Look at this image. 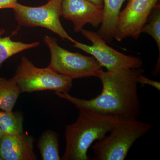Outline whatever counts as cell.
<instances>
[{"label":"cell","mask_w":160,"mask_h":160,"mask_svg":"<svg viewBox=\"0 0 160 160\" xmlns=\"http://www.w3.org/2000/svg\"><path fill=\"white\" fill-rule=\"evenodd\" d=\"M144 71L142 68L115 71L101 69L97 78L102 84V91L90 100L74 97L69 92L54 93L78 109H87L119 121L138 120L141 116L142 105L138 94L137 79Z\"/></svg>","instance_id":"obj_1"},{"label":"cell","mask_w":160,"mask_h":160,"mask_svg":"<svg viewBox=\"0 0 160 160\" xmlns=\"http://www.w3.org/2000/svg\"><path fill=\"white\" fill-rule=\"evenodd\" d=\"M79 110L76 121L66 127L62 160H89L87 152L92 145L105 137L119 121L87 109Z\"/></svg>","instance_id":"obj_2"},{"label":"cell","mask_w":160,"mask_h":160,"mask_svg":"<svg viewBox=\"0 0 160 160\" xmlns=\"http://www.w3.org/2000/svg\"><path fill=\"white\" fill-rule=\"evenodd\" d=\"M138 120L118 121L109 135L92 146L93 160H124L134 143L152 128Z\"/></svg>","instance_id":"obj_3"},{"label":"cell","mask_w":160,"mask_h":160,"mask_svg":"<svg viewBox=\"0 0 160 160\" xmlns=\"http://www.w3.org/2000/svg\"><path fill=\"white\" fill-rule=\"evenodd\" d=\"M22 92L53 90L61 92H69L72 86V80L59 74L49 67H36L25 56L21 62L12 78Z\"/></svg>","instance_id":"obj_4"},{"label":"cell","mask_w":160,"mask_h":160,"mask_svg":"<svg viewBox=\"0 0 160 160\" xmlns=\"http://www.w3.org/2000/svg\"><path fill=\"white\" fill-rule=\"evenodd\" d=\"M43 42L50 52L49 68L59 74L72 80L79 78L97 77L102 67L93 56H87L63 49L58 44L57 40L46 35Z\"/></svg>","instance_id":"obj_5"},{"label":"cell","mask_w":160,"mask_h":160,"mask_svg":"<svg viewBox=\"0 0 160 160\" xmlns=\"http://www.w3.org/2000/svg\"><path fill=\"white\" fill-rule=\"evenodd\" d=\"M62 0H49L43 6L31 7L17 3L12 9L16 21L20 26L42 27L58 35L64 41L72 43L76 40L71 38L63 28L60 18L62 16Z\"/></svg>","instance_id":"obj_6"},{"label":"cell","mask_w":160,"mask_h":160,"mask_svg":"<svg viewBox=\"0 0 160 160\" xmlns=\"http://www.w3.org/2000/svg\"><path fill=\"white\" fill-rule=\"evenodd\" d=\"M81 32L92 45L89 46L75 41L72 47L91 54L107 71L138 69L142 66L143 62L141 58L123 54L111 48L98 33L84 29Z\"/></svg>","instance_id":"obj_7"},{"label":"cell","mask_w":160,"mask_h":160,"mask_svg":"<svg viewBox=\"0 0 160 160\" xmlns=\"http://www.w3.org/2000/svg\"><path fill=\"white\" fill-rule=\"evenodd\" d=\"M159 0H129L126 8L120 12L114 38L121 42L126 38L138 39L153 8Z\"/></svg>","instance_id":"obj_8"},{"label":"cell","mask_w":160,"mask_h":160,"mask_svg":"<svg viewBox=\"0 0 160 160\" xmlns=\"http://www.w3.org/2000/svg\"><path fill=\"white\" fill-rule=\"evenodd\" d=\"M103 8L88 0H62V16L66 19L72 21L73 30L79 32L86 24H90L95 28L101 25Z\"/></svg>","instance_id":"obj_9"},{"label":"cell","mask_w":160,"mask_h":160,"mask_svg":"<svg viewBox=\"0 0 160 160\" xmlns=\"http://www.w3.org/2000/svg\"><path fill=\"white\" fill-rule=\"evenodd\" d=\"M34 138L23 132L0 138V160H36Z\"/></svg>","instance_id":"obj_10"},{"label":"cell","mask_w":160,"mask_h":160,"mask_svg":"<svg viewBox=\"0 0 160 160\" xmlns=\"http://www.w3.org/2000/svg\"><path fill=\"white\" fill-rule=\"evenodd\" d=\"M125 0H103V18L98 33L105 41L114 38L121 7Z\"/></svg>","instance_id":"obj_11"},{"label":"cell","mask_w":160,"mask_h":160,"mask_svg":"<svg viewBox=\"0 0 160 160\" xmlns=\"http://www.w3.org/2000/svg\"><path fill=\"white\" fill-rule=\"evenodd\" d=\"M5 33V29L0 28V69L3 63L11 57L27 49L36 48L40 45L39 42L24 43L15 42L11 39V36L3 38L2 36Z\"/></svg>","instance_id":"obj_12"},{"label":"cell","mask_w":160,"mask_h":160,"mask_svg":"<svg viewBox=\"0 0 160 160\" xmlns=\"http://www.w3.org/2000/svg\"><path fill=\"white\" fill-rule=\"evenodd\" d=\"M37 146L43 160H60L58 135L52 130H47L41 135Z\"/></svg>","instance_id":"obj_13"},{"label":"cell","mask_w":160,"mask_h":160,"mask_svg":"<svg viewBox=\"0 0 160 160\" xmlns=\"http://www.w3.org/2000/svg\"><path fill=\"white\" fill-rule=\"evenodd\" d=\"M19 87L13 79L0 78V109L11 111L20 93Z\"/></svg>","instance_id":"obj_14"},{"label":"cell","mask_w":160,"mask_h":160,"mask_svg":"<svg viewBox=\"0 0 160 160\" xmlns=\"http://www.w3.org/2000/svg\"><path fill=\"white\" fill-rule=\"evenodd\" d=\"M24 118L19 111L0 109V128L3 135L19 134L23 132Z\"/></svg>","instance_id":"obj_15"},{"label":"cell","mask_w":160,"mask_h":160,"mask_svg":"<svg viewBox=\"0 0 160 160\" xmlns=\"http://www.w3.org/2000/svg\"><path fill=\"white\" fill-rule=\"evenodd\" d=\"M142 33L151 36L157 45L159 49V58L153 72L158 73L160 71V7L158 4L153 8L149 15L146 24L142 29Z\"/></svg>","instance_id":"obj_16"},{"label":"cell","mask_w":160,"mask_h":160,"mask_svg":"<svg viewBox=\"0 0 160 160\" xmlns=\"http://www.w3.org/2000/svg\"><path fill=\"white\" fill-rule=\"evenodd\" d=\"M138 83H141L143 86L149 85L154 87L158 91L160 90V82L158 81L150 79L143 76L142 74L139 75L138 77Z\"/></svg>","instance_id":"obj_17"},{"label":"cell","mask_w":160,"mask_h":160,"mask_svg":"<svg viewBox=\"0 0 160 160\" xmlns=\"http://www.w3.org/2000/svg\"><path fill=\"white\" fill-rule=\"evenodd\" d=\"M17 3V0H0V9H12Z\"/></svg>","instance_id":"obj_18"},{"label":"cell","mask_w":160,"mask_h":160,"mask_svg":"<svg viewBox=\"0 0 160 160\" xmlns=\"http://www.w3.org/2000/svg\"><path fill=\"white\" fill-rule=\"evenodd\" d=\"M98 6L103 7V0H88Z\"/></svg>","instance_id":"obj_19"},{"label":"cell","mask_w":160,"mask_h":160,"mask_svg":"<svg viewBox=\"0 0 160 160\" xmlns=\"http://www.w3.org/2000/svg\"><path fill=\"white\" fill-rule=\"evenodd\" d=\"M3 135L2 132V130H1V128H0V138Z\"/></svg>","instance_id":"obj_20"}]
</instances>
